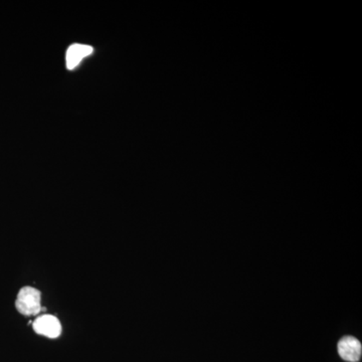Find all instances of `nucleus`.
Here are the masks:
<instances>
[{
  "label": "nucleus",
  "instance_id": "f257e3e1",
  "mask_svg": "<svg viewBox=\"0 0 362 362\" xmlns=\"http://www.w3.org/2000/svg\"><path fill=\"white\" fill-rule=\"evenodd\" d=\"M16 307L23 315H37L42 310L40 305V292L33 287H23L18 292Z\"/></svg>",
  "mask_w": 362,
  "mask_h": 362
},
{
  "label": "nucleus",
  "instance_id": "f03ea898",
  "mask_svg": "<svg viewBox=\"0 0 362 362\" xmlns=\"http://www.w3.org/2000/svg\"><path fill=\"white\" fill-rule=\"evenodd\" d=\"M33 330L45 337L57 338L61 335L62 325L57 317L42 315L33 322Z\"/></svg>",
  "mask_w": 362,
  "mask_h": 362
},
{
  "label": "nucleus",
  "instance_id": "7ed1b4c3",
  "mask_svg": "<svg viewBox=\"0 0 362 362\" xmlns=\"http://www.w3.org/2000/svg\"><path fill=\"white\" fill-rule=\"evenodd\" d=\"M338 354L345 361L357 362L361 359L362 347L361 343L354 337H345L337 345Z\"/></svg>",
  "mask_w": 362,
  "mask_h": 362
},
{
  "label": "nucleus",
  "instance_id": "20e7f679",
  "mask_svg": "<svg viewBox=\"0 0 362 362\" xmlns=\"http://www.w3.org/2000/svg\"><path fill=\"white\" fill-rule=\"evenodd\" d=\"M93 54V47L90 45L75 44L69 47L66 54V64L69 70H74L80 65L81 62Z\"/></svg>",
  "mask_w": 362,
  "mask_h": 362
}]
</instances>
